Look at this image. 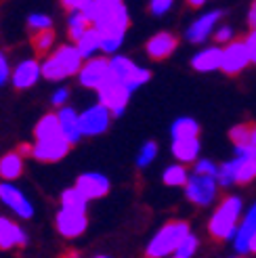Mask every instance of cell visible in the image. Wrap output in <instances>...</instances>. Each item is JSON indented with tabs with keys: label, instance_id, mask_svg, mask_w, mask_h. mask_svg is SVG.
Wrapping results in <instances>:
<instances>
[{
	"label": "cell",
	"instance_id": "3957f363",
	"mask_svg": "<svg viewBox=\"0 0 256 258\" xmlns=\"http://www.w3.org/2000/svg\"><path fill=\"white\" fill-rule=\"evenodd\" d=\"M109 78L124 82L135 93V90H139L141 86H145L151 80V72L147 68L137 66L131 57L116 53L109 57Z\"/></svg>",
	"mask_w": 256,
	"mask_h": 258
},
{
	"label": "cell",
	"instance_id": "ee69618b",
	"mask_svg": "<svg viewBox=\"0 0 256 258\" xmlns=\"http://www.w3.org/2000/svg\"><path fill=\"white\" fill-rule=\"evenodd\" d=\"M11 78V66H9V59L7 55L0 50V86H5V82Z\"/></svg>",
	"mask_w": 256,
	"mask_h": 258
},
{
	"label": "cell",
	"instance_id": "ffe728a7",
	"mask_svg": "<svg viewBox=\"0 0 256 258\" xmlns=\"http://www.w3.org/2000/svg\"><path fill=\"white\" fill-rule=\"evenodd\" d=\"M172 158L176 162H183V164H194L200 158V151H202V143L198 137H183V139H172Z\"/></svg>",
	"mask_w": 256,
	"mask_h": 258
},
{
	"label": "cell",
	"instance_id": "277c9868",
	"mask_svg": "<svg viewBox=\"0 0 256 258\" xmlns=\"http://www.w3.org/2000/svg\"><path fill=\"white\" fill-rule=\"evenodd\" d=\"M185 196L191 204L200 206V208H208L210 204H214L216 196H219V180L212 174H200V172H191L187 183H185Z\"/></svg>",
	"mask_w": 256,
	"mask_h": 258
},
{
	"label": "cell",
	"instance_id": "e575fe53",
	"mask_svg": "<svg viewBox=\"0 0 256 258\" xmlns=\"http://www.w3.org/2000/svg\"><path fill=\"white\" fill-rule=\"evenodd\" d=\"M53 44H55V34H53V30H42V32H36V36H34V46H36V50H40V53H48L50 48H53Z\"/></svg>",
	"mask_w": 256,
	"mask_h": 258
},
{
	"label": "cell",
	"instance_id": "5bb4252c",
	"mask_svg": "<svg viewBox=\"0 0 256 258\" xmlns=\"http://www.w3.org/2000/svg\"><path fill=\"white\" fill-rule=\"evenodd\" d=\"M178 46V38L170 32H158L145 42V55L151 61H164L168 59Z\"/></svg>",
	"mask_w": 256,
	"mask_h": 258
},
{
	"label": "cell",
	"instance_id": "74e56055",
	"mask_svg": "<svg viewBox=\"0 0 256 258\" xmlns=\"http://www.w3.org/2000/svg\"><path fill=\"white\" fill-rule=\"evenodd\" d=\"M53 25V19H50L46 13H32L28 17V28L34 30V32H42V30H48Z\"/></svg>",
	"mask_w": 256,
	"mask_h": 258
},
{
	"label": "cell",
	"instance_id": "484cf974",
	"mask_svg": "<svg viewBox=\"0 0 256 258\" xmlns=\"http://www.w3.org/2000/svg\"><path fill=\"white\" fill-rule=\"evenodd\" d=\"M21 172H23L21 153H7V156L0 160V176L5 180H15L17 176H21Z\"/></svg>",
	"mask_w": 256,
	"mask_h": 258
},
{
	"label": "cell",
	"instance_id": "f546056e",
	"mask_svg": "<svg viewBox=\"0 0 256 258\" xmlns=\"http://www.w3.org/2000/svg\"><path fill=\"white\" fill-rule=\"evenodd\" d=\"M40 72H42V78H46V80H50V82H59V80H66L68 78V72H66V68L59 63V59L55 57V55H50V57H46L42 63H40Z\"/></svg>",
	"mask_w": 256,
	"mask_h": 258
},
{
	"label": "cell",
	"instance_id": "60d3db41",
	"mask_svg": "<svg viewBox=\"0 0 256 258\" xmlns=\"http://www.w3.org/2000/svg\"><path fill=\"white\" fill-rule=\"evenodd\" d=\"M194 172L216 176V172H219V164H214V162L208 160V158H198V160L194 162Z\"/></svg>",
	"mask_w": 256,
	"mask_h": 258
},
{
	"label": "cell",
	"instance_id": "6da1fadb",
	"mask_svg": "<svg viewBox=\"0 0 256 258\" xmlns=\"http://www.w3.org/2000/svg\"><path fill=\"white\" fill-rule=\"evenodd\" d=\"M241 210H244V204H241V198H237V196H227L216 206V210L212 212L210 221H208V233L212 235V239L233 241L237 227H239Z\"/></svg>",
	"mask_w": 256,
	"mask_h": 258
},
{
	"label": "cell",
	"instance_id": "7c38bea8",
	"mask_svg": "<svg viewBox=\"0 0 256 258\" xmlns=\"http://www.w3.org/2000/svg\"><path fill=\"white\" fill-rule=\"evenodd\" d=\"M55 227L59 231V235L66 237V239L80 237L84 231H86V227H88L86 212L72 210V208H63V206H61V210L55 216Z\"/></svg>",
	"mask_w": 256,
	"mask_h": 258
},
{
	"label": "cell",
	"instance_id": "7bdbcfd3",
	"mask_svg": "<svg viewBox=\"0 0 256 258\" xmlns=\"http://www.w3.org/2000/svg\"><path fill=\"white\" fill-rule=\"evenodd\" d=\"M246 42V48H248V55H250V61L256 63V28H250L248 36L244 38Z\"/></svg>",
	"mask_w": 256,
	"mask_h": 258
},
{
	"label": "cell",
	"instance_id": "ac0fdd59",
	"mask_svg": "<svg viewBox=\"0 0 256 258\" xmlns=\"http://www.w3.org/2000/svg\"><path fill=\"white\" fill-rule=\"evenodd\" d=\"M256 231V202L250 206V210L246 212V216L239 221L237 233L233 237V250L237 256H246L250 254V237Z\"/></svg>",
	"mask_w": 256,
	"mask_h": 258
},
{
	"label": "cell",
	"instance_id": "d6a6232c",
	"mask_svg": "<svg viewBox=\"0 0 256 258\" xmlns=\"http://www.w3.org/2000/svg\"><path fill=\"white\" fill-rule=\"evenodd\" d=\"M158 151H160V145L156 141H145L137 153V168H147V166H151L153 160L158 158Z\"/></svg>",
	"mask_w": 256,
	"mask_h": 258
},
{
	"label": "cell",
	"instance_id": "f907efd6",
	"mask_svg": "<svg viewBox=\"0 0 256 258\" xmlns=\"http://www.w3.org/2000/svg\"><path fill=\"white\" fill-rule=\"evenodd\" d=\"M111 3H124V0H111Z\"/></svg>",
	"mask_w": 256,
	"mask_h": 258
},
{
	"label": "cell",
	"instance_id": "4dcf8cb0",
	"mask_svg": "<svg viewBox=\"0 0 256 258\" xmlns=\"http://www.w3.org/2000/svg\"><path fill=\"white\" fill-rule=\"evenodd\" d=\"M91 28V21L86 19V15L82 11H70V17H68V32H70V38L76 42L78 38Z\"/></svg>",
	"mask_w": 256,
	"mask_h": 258
},
{
	"label": "cell",
	"instance_id": "4316f807",
	"mask_svg": "<svg viewBox=\"0 0 256 258\" xmlns=\"http://www.w3.org/2000/svg\"><path fill=\"white\" fill-rule=\"evenodd\" d=\"M34 135H36V139H50V137L63 135L57 113H46V115H42L40 122H38L36 128H34Z\"/></svg>",
	"mask_w": 256,
	"mask_h": 258
},
{
	"label": "cell",
	"instance_id": "ba28073f",
	"mask_svg": "<svg viewBox=\"0 0 256 258\" xmlns=\"http://www.w3.org/2000/svg\"><path fill=\"white\" fill-rule=\"evenodd\" d=\"M84 88L99 90L109 78V59L107 57H88L84 59L80 72L76 74Z\"/></svg>",
	"mask_w": 256,
	"mask_h": 258
},
{
	"label": "cell",
	"instance_id": "7a4b0ae2",
	"mask_svg": "<svg viewBox=\"0 0 256 258\" xmlns=\"http://www.w3.org/2000/svg\"><path fill=\"white\" fill-rule=\"evenodd\" d=\"M189 225L185 221H168L162 225L156 235H153L145 248V256L149 258H164V256H172L176 246L181 243V239L189 233Z\"/></svg>",
	"mask_w": 256,
	"mask_h": 258
},
{
	"label": "cell",
	"instance_id": "7402d4cb",
	"mask_svg": "<svg viewBox=\"0 0 256 258\" xmlns=\"http://www.w3.org/2000/svg\"><path fill=\"white\" fill-rule=\"evenodd\" d=\"M53 55L59 59V63H61L63 68H66V72H68L70 76L78 74L80 68H82V63H84V57H82V53L78 50V46H76V42H74V44H63V46H59Z\"/></svg>",
	"mask_w": 256,
	"mask_h": 258
},
{
	"label": "cell",
	"instance_id": "8992f818",
	"mask_svg": "<svg viewBox=\"0 0 256 258\" xmlns=\"http://www.w3.org/2000/svg\"><path fill=\"white\" fill-rule=\"evenodd\" d=\"M131 97H133V90L124 82L113 80V78H107V82L97 90V101L103 103V105L111 111L113 118H122Z\"/></svg>",
	"mask_w": 256,
	"mask_h": 258
},
{
	"label": "cell",
	"instance_id": "c3c4849f",
	"mask_svg": "<svg viewBox=\"0 0 256 258\" xmlns=\"http://www.w3.org/2000/svg\"><path fill=\"white\" fill-rule=\"evenodd\" d=\"M248 143L256 149V124H252V131H250V141H248Z\"/></svg>",
	"mask_w": 256,
	"mask_h": 258
},
{
	"label": "cell",
	"instance_id": "b9f144b4",
	"mask_svg": "<svg viewBox=\"0 0 256 258\" xmlns=\"http://www.w3.org/2000/svg\"><path fill=\"white\" fill-rule=\"evenodd\" d=\"M68 101H70V88H66V86L57 88L55 93H53V97H50V103H53L55 107H61V105H66Z\"/></svg>",
	"mask_w": 256,
	"mask_h": 258
},
{
	"label": "cell",
	"instance_id": "cb8c5ba5",
	"mask_svg": "<svg viewBox=\"0 0 256 258\" xmlns=\"http://www.w3.org/2000/svg\"><path fill=\"white\" fill-rule=\"evenodd\" d=\"M76 46H78V50L82 53L84 59L95 57L99 53L101 50V34H99V30L95 28V25H91V28L76 40Z\"/></svg>",
	"mask_w": 256,
	"mask_h": 258
},
{
	"label": "cell",
	"instance_id": "8d00e7d4",
	"mask_svg": "<svg viewBox=\"0 0 256 258\" xmlns=\"http://www.w3.org/2000/svg\"><path fill=\"white\" fill-rule=\"evenodd\" d=\"M250 131H252V124H235L229 131V139H231L233 145H244L250 141Z\"/></svg>",
	"mask_w": 256,
	"mask_h": 258
},
{
	"label": "cell",
	"instance_id": "681fc988",
	"mask_svg": "<svg viewBox=\"0 0 256 258\" xmlns=\"http://www.w3.org/2000/svg\"><path fill=\"white\" fill-rule=\"evenodd\" d=\"M250 254H256V231H254L252 237H250Z\"/></svg>",
	"mask_w": 256,
	"mask_h": 258
},
{
	"label": "cell",
	"instance_id": "7dc6e473",
	"mask_svg": "<svg viewBox=\"0 0 256 258\" xmlns=\"http://www.w3.org/2000/svg\"><path fill=\"white\" fill-rule=\"evenodd\" d=\"M185 3L189 5V7H194V9H200V7H204L208 3V0H185Z\"/></svg>",
	"mask_w": 256,
	"mask_h": 258
},
{
	"label": "cell",
	"instance_id": "d6986e66",
	"mask_svg": "<svg viewBox=\"0 0 256 258\" xmlns=\"http://www.w3.org/2000/svg\"><path fill=\"white\" fill-rule=\"evenodd\" d=\"M57 118H59V124H61L63 137H66L72 145L80 143V139L84 137L82 128H80V113L70 105H61L59 111H57Z\"/></svg>",
	"mask_w": 256,
	"mask_h": 258
},
{
	"label": "cell",
	"instance_id": "d590c367",
	"mask_svg": "<svg viewBox=\"0 0 256 258\" xmlns=\"http://www.w3.org/2000/svg\"><path fill=\"white\" fill-rule=\"evenodd\" d=\"M122 44H124V36H101V53H105L107 57L120 53Z\"/></svg>",
	"mask_w": 256,
	"mask_h": 258
},
{
	"label": "cell",
	"instance_id": "836d02e7",
	"mask_svg": "<svg viewBox=\"0 0 256 258\" xmlns=\"http://www.w3.org/2000/svg\"><path fill=\"white\" fill-rule=\"evenodd\" d=\"M235 170H237V162L235 158L227 160L219 166V172H216V180H219L221 187H231L235 185Z\"/></svg>",
	"mask_w": 256,
	"mask_h": 258
},
{
	"label": "cell",
	"instance_id": "44dd1931",
	"mask_svg": "<svg viewBox=\"0 0 256 258\" xmlns=\"http://www.w3.org/2000/svg\"><path fill=\"white\" fill-rule=\"evenodd\" d=\"M25 243H28V233L9 218L0 216V250L21 248Z\"/></svg>",
	"mask_w": 256,
	"mask_h": 258
},
{
	"label": "cell",
	"instance_id": "603a6c76",
	"mask_svg": "<svg viewBox=\"0 0 256 258\" xmlns=\"http://www.w3.org/2000/svg\"><path fill=\"white\" fill-rule=\"evenodd\" d=\"M237 162L235 170V185H248L256 178V153H241L233 156Z\"/></svg>",
	"mask_w": 256,
	"mask_h": 258
},
{
	"label": "cell",
	"instance_id": "e0dca14e",
	"mask_svg": "<svg viewBox=\"0 0 256 258\" xmlns=\"http://www.w3.org/2000/svg\"><path fill=\"white\" fill-rule=\"evenodd\" d=\"M40 76H42L40 63L36 59H23L15 66V70L11 72V82L15 88L25 90V88H32L38 80H40Z\"/></svg>",
	"mask_w": 256,
	"mask_h": 258
},
{
	"label": "cell",
	"instance_id": "9a60e30c",
	"mask_svg": "<svg viewBox=\"0 0 256 258\" xmlns=\"http://www.w3.org/2000/svg\"><path fill=\"white\" fill-rule=\"evenodd\" d=\"M223 66V46L221 44H210L200 48L198 53L191 57V68L200 74H212V72H221Z\"/></svg>",
	"mask_w": 256,
	"mask_h": 258
},
{
	"label": "cell",
	"instance_id": "bcb514c9",
	"mask_svg": "<svg viewBox=\"0 0 256 258\" xmlns=\"http://www.w3.org/2000/svg\"><path fill=\"white\" fill-rule=\"evenodd\" d=\"M248 25L250 28H256V0L250 5V11H248Z\"/></svg>",
	"mask_w": 256,
	"mask_h": 258
},
{
	"label": "cell",
	"instance_id": "f35d334b",
	"mask_svg": "<svg viewBox=\"0 0 256 258\" xmlns=\"http://www.w3.org/2000/svg\"><path fill=\"white\" fill-rule=\"evenodd\" d=\"M174 7V0H149V13L153 17H164L168 15Z\"/></svg>",
	"mask_w": 256,
	"mask_h": 258
},
{
	"label": "cell",
	"instance_id": "2e32d148",
	"mask_svg": "<svg viewBox=\"0 0 256 258\" xmlns=\"http://www.w3.org/2000/svg\"><path fill=\"white\" fill-rule=\"evenodd\" d=\"M76 187L93 202V200L105 198L111 189V183H109V178L101 172H84L76 178Z\"/></svg>",
	"mask_w": 256,
	"mask_h": 258
},
{
	"label": "cell",
	"instance_id": "30bf717a",
	"mask_svg": "<svg viewBox=\"0 0 256 258\" xmlns=\"http://www.w3.org/2000/svg\"><path fill=\"white\" fill-rule=\"evenodd\" d=\"M250 55L244 40H233L223 44V66L221 72L227 76H237L250 66Z\"/></svg>",
	"mask_w": 256,
	"mask_h": 258
},
{
	"label": "cell",
	"instance_id": "9c48e42d",
	"mask_svg": "<svg viewBox=\"0 0 256 258\" xmlns=\"http://www.w3.org/2000/svg\"><path fill=\"white\" fill-rule=\"evenodd\" d=\"M0 202H3L15 216H19L21 221H30L34 216V206L28 200V196H25L19 187L9 183V180L7 183H0Z\"/></svg>",
	"mask_w": 256,
	"mask_h": 258
},
{
	"label": "cell",
	"instance_id": "f1b7e54d",
	"mask_svg": "<svg viewBox=\"0 0 256 258\" xmlns=\"http://www.w3.org/2000/svg\"><path fill=\"white\" fill-rule=\"evenodd\" d=\"M88 202H91V200H88L76 185L61 193V206H63V208H72V210H82V212H86Z\"/></svg>",
	"mask_w": 256,
	"mask_h": 258
},
{
	"label": "cell",
	"instance_id": "8fae6325",
	"mask_svg": "<svg viewBox=\"0 0 256 258\" xmlns=\"http://www.w3.org/2000/svg\"><path fill=\"white\" fill-rule=\"evenodd\" d=\"M221 19H223V11L221 9H212L208 13H204V15H200L187 28L185 40L191 42V44H204V42H208V38H212V34H214L216 25H219Z\"/></svg>",
	"mask_w": 256,
	"mask_h": 258
},
{
	"label": "cell",
	"instance_id": "ab89813d",
	"mask_svg": "<svg viewBox=\"0 0 256 258\" xmlns=\"http://www.w3.org/2000/svg\"><path fill=\"white\" fill-rule=\"evenodd\" d=\"M212 38H214V42L216 44H227V42H231L233 38H235V30L231 28V25H216V30H214V34H212Z\"/></svg>",
	"mask_w": 256,
	"mask_h": 258
},
{
	"label": "cell",
	"instance_id": "5b68a950",
	"mask_svg": "<svg viewBox=\"0 0 256 258\" xmlns=\"http://www.w3.org/2000/svg\"><path fill=\"white\" fill-rule=\"evenodd\" d=\"M93 25L101 36H126L128 28H131V13L124 3H109L103 15Z\"/></svg>",
	"mask_w": 256,
	"mask_h": 258
},
{
	"label": "cell",
	"instance_id": "83f0119b",
	"mask_svg": "<svg viewBox=\"0 0 256 258\" xmlns=\"http://www.w3.org/2000/svg\"><path fill=\"white\" fill-rule=\"evenodd\" d=\"M170 137L172 139H183V137H200V124L198 120L183 115V118L174 120V124L170 126Z\"/></svg>",
	"mask_w": 256,
	"mask_h": 258
},
{
	"label": "cell",
	"instance_id": "52a82bcc",
	"mask_svg": "<svg viewBox=\"0 0 256 258\" xmlns=\"http://www.w3.org/2000/svg\"><path fill=\"white\" fill-rule=\"evenodd\" d=\"M113 115L111 111L103 105V103H95V105L86 107L80 113V128H82V135L84 137H99L107 133V128L111 126Z\"/></svg>",
	"mask_w": 256,
	"mask_h": 258
},
{
	"label": "cell",
	"instance_id": "4fadbf2b",
	"mask_svg": "<svg viewBox=\"0 0 256 258\" xmlns=\"http://www.w3.org/2000/svg\"><path fill=\"white\" fill-rule=\"evenodd\" d=\"M72 143L63 137H50V139H36V143L32 147V156L40 162H59L70 153Z\"/></svg>",
	"mask_w": 256,
	"mask_h": 258
},
{
	"label": "cell",
	"instance_id": "d4e9b609",
	"mask_svg": "<svg viewBox=\"0 0 256 258\" xmlns=\"http://www.w3.org/2000/svg\"><path fill=\"white\" fill-rule=\"evenodd\" d=\"M187 178H189V170H187V164L183 162H174L170 166H166L162 172V183L166 187H185Z\"/></svg>",
	"mask_w": 256,
	"mask_h": 258
},
{
	"label": "cell",
	"instance_id": "1f68e13d",
	"mask_svg": "<svg viewBox=\"0 0 256 258\" xmlns=\"http://www.w3.org/2000/svg\"><path fill=\"white\" fill-rule=\"evenodd\" d=\"M198 248H200V237L189 231V233L181 239V243L176 246V250L172 252V256L174 258H191V256L198 254Z\"/></svg>",
	"mask_w": 256,
	"mask_h": 258
},
{
	"label": "cell",
	"instance_id": "f6af8a7d",
	"mask_svg": "<svg viewBox=\"0 0 256 258\" xmlns=\"http://www.w3.org/2000/svg\"><path fill=\"white\" fill-rule=\"evenodd\" d=\"M61 3L68 11H82L91 0H61Z\"/></svg>",
	"mask_w": 256,
	"mask_h": 258
}]
</instances>
